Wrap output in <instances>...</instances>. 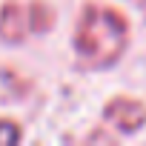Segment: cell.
Instances as JSON below:
<instances>
[{
  "instance_id": "1",
  "label": "cell",
  "mask_w": 146,
  "mask_h": 146,
  "mask_svg": "<svg viewBox=\"0 0 146 146\" xmlns=\"http://www.w3.org/2000/svg\"><path fill=\"white\" fill-rule=\"evenodd\" d=\"M29 32H32L29 9H23L17 3H6L3 12H0V37L6 43H20Z\"/></svg>"
},
{
  "instance_id": "2",
  "label": "cell",
  "mask_w": 146,
  "mask_h": 146,
  "mask_svg": "<svg viewBox=\"0 0 146 146\" xmlns=\"http://www.w3.org/2000/svg\"><path fill=\"white\" fill-rule=\"evenodd\" d=\"M29 20H32V32H46L49 29V6L46 3H35L29 9Z\"/></svg>"
},
{
  "instance_id": "3",
  "label": "cell",
  "mask_w": 146,
  "mask_h": 146,
  "mask_svg": "<svg viewBox=\"0 0 146 146\" xmlns=\"http://www.w3.org/2000/svg\"><path fill=\"white\" fill-rule=\"evenodd\" d=\"M20 140V126L15 120H0V143H17Z\"/></svg>"
}]
</instances>
